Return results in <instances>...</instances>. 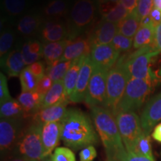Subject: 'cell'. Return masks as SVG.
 I'll return each instance as SVG.
<instances>
[{"instance_id":"c3c4849f","label":"cell","mask_w":161,"mask_h":161,"mask_svg":"<svg viewBox=\"0 0 161 161\" xmlns=\"http://www.w3.org/2000/svg\"><path fill=\"white\" fill-rule=\"evenodd\" d=\"M8 161H33L28 160V159L21 158V157H17V156H11V158L9 159Z\"/></svg>"},{"instance_id":"7bdbcfd3","label":"cell","mask_w":161,"mask_h":161,"mask_svg":"<svg viewBox=\"0 0 161 161\" xmlns=\"http://www.w3.org/2000/svg\"><path fill=\"white\" fill-rule=\"evenodd\" d=\"M120 161H154V160L146 158V157L138 155V154H134V153L127 152L126 154L122 157Z\"/></svg>"},{"instance_id":"9a60e30c","label":"cell","mask_w":161,"mask_h":161,"mask_svg":"<svg viewBox=\"0 0 161 161\" xmlns=\"http://www.w3.org/2000/svg\"><path fill=\"white\" fill-rule=\"evenodd\" d=\"M43 158L51 155L61 140V122H49L42 126Z\"/></svg>"},{"instance_id":"9c48e42d","label":"cell","mask_w":161,"mask_h":161,"mask_svg":"<svg viewBox=\"0 0 161 161\" xmlns=\"http://www.w3.org/2000/svg\"><path fill=\"white\" fill-rule=\"evenodd\" d=\"M109 69L94 65L84 102L90 107L106 106L107 78Z\"/></svg>"},{"instance_id":"cb8c5ba5","label":"cell","mask_w":161,"mask_h":161,"mask_svg":"<svg viewBox=\"0 0 161 161\" xmlns=\"http://www.w3.org/2000/svg\"><path fill=\"white\" fill-rule=\"evenodd\" d=\"M85 57L86 56H84L82 58L72 60L71 66H70L69 69H68L65 77H64L63 80L64 85V92H65L66 97L69 98V99L70 96L72 95V92H73L75 87L78 75H79L80 70L81 69L82 64L84 63Z\"/></svg>"},{"instance_id":"d590c367","label":"cell","mask_w":161,"mask_h":161,"mask_svg":"<svg viewBox=\"0 0 161 161\" xmlns=\"http://www.w3.org/2000/svg\"><path fill=\"white\" fill-rule=\"evenodd\" d=\"M134 44V39L121 35L119 33L116 34L113 40L111 45L119 52H128L131 49Z\"/></svg>"},{"instance_id":"f907efd6","label":"cell","mask_w":161,"mask_h":161,"mask_svg":"<svg viewBox=\"0 0 161 161\" xmlns=\"http://www.w3.org/2000/svg\"><path fill=\"white\" fill-rule=\"evenodd\" d=\"M103 2H108V3H120V0H98V3H103Z\"/></svg>"},{"instance_id":"f5cc1de1","label":"cell","mask_w":161,"mask_h":161,"mask_svg":"<svg viewBox=\"0 0 161 161\" xmlns=\"http://www.w3.org/2000/svg\"><path fill=\"white\" fill-rule=\"evenodd\" d=\"M106 161H118L116 160H114V159H109V158H107Z\"/></svg>"},{"instance_id":"1f68e13d","label":"cell","mask_w":161,"mask_h":161,"mask_svg":"<svg viewBox=\"0 0 161 161\" xmlns=\"http://www.w3.org/2000/svg\"><path fill=\"white\" fill-rule=\"evenodd\" d=\"M22 92L36 91L39 80L34 75L29 68L25 67L19 75Z\"/></svg>"},{"instance_id":"4fadbf2b","label":"cell","mask_w":161,"mask_h":161,"mask_svg":"<svg viewBox=\"0 0 161 161\" xmlns=\"http://www.w3.org/2000/svg\"><path fill=\"white\" fill-rule=\"evenodd\" d=\"M120 53L110 43L93 46L90 55L94 65L110 70L117 63Z\"/></svg>"},{"instance_id":"e0dca14e","label":"cell","mask_w":161,"mask_h":161,"mask_svg":"<svg viewBox=\"0 0 161 161\" xmlns=\"http://www.w3.org/2000/svg\"><path fill=\"white\" fill-rule=\"evenodd\" d=\"M41 38L45 43L69 40V28L56 19L49 20L42 27Z\"/></svg>"},{"instance_id":"ffe728a7","label":"cell","mask_w":161,"mask_h":161,"mask_svg":"<svg viewBox=\"0 0 161 161\" xmlns=\"http://www.w3.org/2000/svg\"><path fill=\"white\" fill-rule=\"evenodd\" d=\"M1 66L9 77H17L25 68L22 52L14 49L1 59Z\"/></svg>"},{"instance_id":"f6af8a7d","label":"cell","mask_w":161,"mask_h":161,"mask_svg":"<svg viewBox=\"0 0 161 161\" xmlns=\"http://www.w3.org/2000/svg\"><path fill=\"white\" fill-rule=\"evenodd\" d=\"M139 0H120V3L128 10L129 13H131L137 7Z\"/></svg>"},{"instance_id":"f1b7e54d","label":"cell","mask_w":161,"mask_h":161,"mask_svg":"<svg viewBox=\"0 0 161 161\" xmlns=\"http://www.w3.org/2000/svg\"><path fill=\"white\" fill-rule=\"evenodd\" d=\"M67 4L64 0H52L44 8L43 13L51 19H59L67 13Z\"/></svg>"},{"instance_id":"603a6c76","label":"cell","mask_w":161,"mask_h":161,"mask_svg":"<svg viewBox=\"0 0 161 161\" xmlns=\"http://www.w3.org/2000/svg\"><path fill=\"white\" fill-rule=\"evenodd\" d=\"M66 100L69 99L66 97L65 92H64L63 80L54 82L51 89L48 91L45 96H43V98H42L40 110L60 104Z\"/></svg>"},{"instance_id":"bcb514c9","label":"cell","mask_w":161,"mask_h":161,"mask_svg":"<svg viewBox=\"0 0 161 161\" xmlns=\"http://www.w3.org/2000/svg\"><path fill=\"white\" fill-rule=\"evenodd\" d=\"M154 45L158 51L161 52V23L156 27L155 37H154Z\"/></svg>"},{"instance_id":"d4e9b609","label":"cell","mask_w":161,"mask_h":161,"mask_svg":"<svg viewBox=\"0 0 161 161\" xmlns=\"http://www.w3.org/2000/svg\"><path fill=\"white\" fill-rule=\"evenodd\" d=\"M21 52L25 65L29 66L43 57V44L36 40H28L23 44Z\"/></svg>"},{"instance_id":"74e56055","label":"cell","mask_w":161,"mask_h":161,"mask_svg":"<svg viewBox=\"0 0 161 161\" xmlns=\"http://www.w3.org/2000/svg\"><path fill=\"white\" fill-rule=\"evenodd\" d=\"M154 8V0H139L136 12L140 21L149 15L151 11Z\"/></svg>"},{"instance_id":"d6986e66","label":"cell","mask_w":161,"mask_h":161,"mask_svg":"<svg viewBox=\"0 0 161 161\" xmlns=\"http://www.w3.org/2000/svg\"><path fill=\"white\" fill-rule=\"evenodd\" d=\"M156 27L154 25L149 18V16L141 22V25L134 37L133 47L139 49L154 43Z\"/></svg>"},{"instance_id":"83f0119b","label":"cell","mask_w":161,"mask_h":161,"mask_svg":"<svg viewBox=\"0 0 161 161\" xmlns=\"http://www.w3.org/2000/svg\"><path fill=\"white\" fill-rule=\"evenodd\" d=\"M0 116H1V119H20L22 117L25 116V114L19 102L12 98L1 104Z\"/></svg>"},{"instance_id":"2e32d148","label":"cell","mask_w":161,"mask_h":161,"mask_svg":"<svg viewBox=\"0 0 161 161\" xmlns=\"http://www.w3.org/2000/svg\"><path fill=\"white\" fill-rule=\"evenodd\" d=\"M69 102V100H66L60 104L38 110L32 116L33 121L35 123L42 126L49 122H61L67 112L66 105Z\"/></svg>"},{"instance_id":"7dc6e473","label":"cell","mask_w":161,"mask_h":161,"mask_svg":"<svg viewBox=\"0 0 161 161\" xmlns=\"http://www.w3.org/2000/svg\"><path fill=\"white\" fill-rule=\"evenodd\" d=\"M152 136L154 140L161 143V123H159L154 127Z\"/></svg>"},{"instance_id":"7402d4cb","label":"cell","mask_w":161,"mask_h":161,"mask_svg":"<svg viewBox=\"0 0 161 161\" xmlns=\"http://www.w3.org/2000/svg\"><path fill=\"white\" fill-rule=\"evenodd\" d=\"M43 96L37 92H22L17 97L22 108H23L25 116H33L40 110Z\"/></svg>"},{"instance_id":"f35d334b","label":"cell","mask_w":161,"mask_h":161,"mask_svg":"<svg viewBox=\"0 0 161 161\" xmlns=\"http://www.w3.org/2000/svg\"><path fill=\"white\" fill-rule=\"evenodd\" d=\"M11 99H12V98L10 95L8 86L7 78L3 72H1L0 74V103L3 104Z\"/></svg>"},{"instance_id":"816d5d0a","label":"cell","mask_w":161,"mask_h":161,"mask_svg":"<svg viewBox=\"0 0 161 161\" xmlns=\"http://www.w3.org/2000/svg\"><path fill=\"white\" fill-rule=\"evenodd\" d=\"M40 161H52V159H51V155L48 156V157H46V158H44L43 159H42Z\"/></svg>"},{"instance_id":"681fc988","label":"cell","mask_w":161,"mask_h":161,"mask_svg":"<svg viewBox=\"0 0 161 161\" xmlns=\"http://www.w3.org/2000/svg\"><path fill=\"white\" fill-rule=\"evenodd\" d=\"M154 7L161 10V0H154Z\"/></svg>"},{"instance_id":"8992f818","label":"cell","mask_w":161,"mask_h":161,"mask_svg":"<svg viewBox=\"0 0 161 161\" xmlns=\"http://www.w3.org/2000/svg\"><path fill=\"white\" fill-rule=\"evenodd\" d=\"M130 80L121 57L115 66L109 70L107 78L106 106L114 113L125 90L127 84Z\"/></svg>"},{"instance_id":"4dcf8cb0","label":"cell","mask_w":161,"mask_h":161,"mask_svg":"<svg viewBox=\"0 0 161 161\" xmlns=\"http://www.w3.org/2000/svg\"><path fill=\"white\" fill-rule=\"evenodd\" d=\"M133 153L138 154V155L146 157V158L154 160L152 153L151 136H149V134H147L143 132V134H142V136L139 139L138 142H136L135 148H134V151Z\"/></svg>"},{"instance_id":"ee69618b","label":"cell","mask_w":161,"mask_h":161,"mask_svg":"<svg viewBox=\"0 0 161 161\" xmlns=\"http://www.w3.org/2000/svg\"><path fill=\"white\" fill-rule=\"evenodd\" d=\"M149 18L151 22L157 27L161 23V10L154 7L149 14Z\"/></svg>"},{"instance_id":"8fae6325","label":"cell","mask_w":161,"mask_h":161,"mask_svg":"<svg viewBox=\"0 0 161 161\" xmlns=\"http://www.w3.org/2000/svg\"><path fill=\"white\" fill-rule=\"evenodd\" d=\"M93 69L94 64L90 58V55H86L84 58L81 69L80 70L75 89L69 97L70 102H74V103H80V102H84Z\"/></svg>"},{"instance_id":"5bb4252c","label":"cell","mask_w":161,"mask_h":161,"mask_svg":"<svg viewBox=\"0 0 161 161\" xmlns=\"http://www.w3.org/2000/svg\"><path fill=\"white\" fill-rule=\"evenodd\" d=\"M118 33V24L102 19L89 36L92 47L98 45L110 44Z\"/></svg>"},{"instance_id":"ba28073f","label":"cell","mask_w":161,"mask_h":161,"mask_svg":"<svg viewBox=\"0 0 161 161\" xmlns=\"http://www.w3.org/2000/svg\"><path fill=\"white\" fill-rule=\"evenodd\" d=\"M96 6L92 0H77L69 16V40H73L93 21Z\"/></svg>"},{"instance_id":"484cf974","label":"cell","mask_w":161,"mask_h":161,"mask_svg":"<svg viewBox=\"0 0 161 161\" xmlns=\"http://www.w3.org/2000/svg\"><path fill=\"white\" fill-rule=\"evenodd\" d=\"M140 25L141 21L136 10H134L118 24V33L125 37L133 38L140 29Z\"/></svg>"},{"instance_id":"60d3db41","label":"cell","mask_w":161,"mask_h":161,"mask_svg":"<svg viewBox=\"0 0 161 161\" xmlns=\"http://www.w3.org/2000/svg\"><path fill=\"white\" fill-rule=\"evenodd\" d=\"M97 156L94 146H88L82 148L79 153L80 161H93Z\"/></svg>"},{"instance_id":"52a82bcc","label":"cell","mask_w":161,"mask_h":161,"mask_svg":"<svg viewBox=\"0 0 161 161\" xmlns=\"http://www.w3.org/2000/svg\"><path fill=\"white\" fill-rule=\"evenodd\" d=\"M115 117L125 148L128 152L133 153L136 142L144 132L140 117L133 111L119 112Z\"/></svg>"},{"instance_id":"e575fe53","label":"cell","mask_w":161,"mask_h":161,"mask_svg":"<svg viewBox=\"0 0 161 161\" xmlns=\"http://www.w3.org/2000/svg\"><path fill=\"white\" fill-rule=\"evenodd\" d=\"M4 8L11 16H18L25 11L26 0H4Z\"/></svg>"},{"instance_id":"836d02e7","label":"cell","mask_w":161,"mask_h":161,"mask_svg":"<svg viewBox=\"0 0 161 161\" xmlns=\"http://www.w3.org/2000/svg\"><path fill=\"white\" fill-rule=\"evenodd\" d=\"M14 43V35L10 30L4 31L0 37V56L1 59L9 53Z\"/></svg>"},{"instance_id":"277c9868","label":"cell","mask_w":161,"mask_h":161,"mask_svg":"<svg viewBox=\"0 0 161 161\" xmlns=\"http://www.w3.org/2000/svg\"><path fill=\"white\" fill-rule=\"evenodd\" d=\"M155 84L152 80L130 78L115 111L113 113L114 116L119 112H135L140 109Z\"/></svg>"},{"instance_id":"7a4b0ae2","label":"cell","mask_w":161,"mask_h":161,"mask_svg":"<svg viewBox=\"0 0 161 161\" xmlns=\"http://www.w3.org/2000/svg\"><path fill=\"white\" fill-rule=\"evenodd\" d=\"M91 116L98 136L103 143L107 158L120 161L126 154L116 117L111 110L102 107H92Z\"/></svg>"},{"instance_id":"ab89813d","label":"cell","mask_w":161,"mask_h":161,"mask_svg":"<svg viewBox=\"0 0 161 161\" xmlns=\"http://www.w3.org/2000/svg\"><path fill=\"white\" fill-rule=\"evenodd\" d=\"M53 84L54 81L52 80V78L46 75L38 82L36 92H37L40 96H42L43 97V96H45L48 92V91L51 89Z\"/></svg>"},{"instance_id":"d6a6232c","label":"cell","mask_w":161,"mask_h":161,"mask_svg":"<svg viewBox=\"0 0 161 161\" xmlns=\"http://www.w3.org/2000/svg\"><path fill=\"white\" fill-rule=\"evenodd\" d=\"M129 12L120 3H119L115 7L104 17L102 19L108 20L109 22L119 24L122 20H123L129 14Z\"/></svg>"},{"instance_id":"ac0fdd59","label":"cell","mask_w":161,"mask_h":161,"mask_svg":"<svg viewBox=\"0 0 161 161\" xmlns=\"http://www.w3.org/2000/svg\"><path fill=\"white\" fill-rule=\"evenodd\" d=\"M92 48L89 38L78 37L69 40L60 61H72L90 55Z\"/></svg>"},{"instance_id":"4316f807","label":"cell","mask_w":161,"mask_h":161,"mask_svg":"<svg viewBox=\"0 0 161 161\" xmlns=\"http://www.w3.org/2000/svg\"><path fill=\"white\" fill-rule=\"evenodd\" d=\"M42 21L37 15L27 14L19 19L17 24V31L20 35L30 37L35 35L39 31Z\"/></svg>"},{"instance_id":"3957f363","label":"cell","mask_w":161,"mask_h":161,"mask_svg":"<svg viewBox=\"0 0 161 161\" xmlns=\"http://www.w3.org/2000/svg\"><path fill=\"white\" fill-rule=\"evenodd\" d=\"M160 53L155 45L146 46L136 50L130 55L121 57L128 75L130 78L152 80L157 84L158 78L151 69L152 59Z\"/></svg>"},{"instance_id":"7c38bea8","label":"cell","mask_w":161,"mask_h":161,"mask_svg":"<svg viewBox=\"0 0 161 161\" xmlns=\"http://www.w3.org/2000/svg\"><path fill=\"white\" fill-rule=\"evenodd\" d=\"M161 120V92L147 102L140 115L143 131L149 134L152 128Z\"/></svg>"},{"instance_id":"30bf717a","label":"cell","mask_w":161,"mask_h":161,"mask_svg":"<svg viewBox=\"0 0 161 161\" xmlns=\"http://www.w3.org/2000/svg\"><path fill=\"white\" fill-rule=\"evenodd\" d=\"M21 119L0 120V151L2 157L12 153L16 142L20 135Z\"/></svg>"},{"instance_id":"8d00e7d4","label":"cell","mask_w":161,"mask_h":161,"mask_svg":"<svg viewBox=\"0 0 161 161\" xmlns=\"http://www.w3.org/2000/svg\"><path fill=\"white\" fill-rule=\"evenodd\" d=\"M52 161H76L75 154L69 148L58 147L51 155Z\"/></svg>"},{"instance_id":"f546056e","label":"cell","mask_w":161,"mask_h":161,"mask_svg":"<svg viewBox=\"0 0 161 161\" xmlns=\"http://www.w3.org/2000/svg\"><path fill=\"white\" fill-rule=\"evenodd\" d=\"M72 61H59L46 69V75L52 78L54 82L63 80L66 72L71 66Z\"/></svg>"},{"instance_id":"b9f144b4","label":"cell","mask_w":161,"mask_h":161,"mask_svg":"<svg viewBox=\"0 0 161 161\" xmlns=\"http://www.w3.org/2000/svg\"><path fill=\"white\" fill-rule=\"evenodd\" d=\"M28 68L39 80L46 75L45 65H44V64L42 61L35 62V63L28 66Z\"/></svg>"},{"instance_id":"6da1fadb","label":"cell","mask_w":161,"mask_h":161,"mask_svg":"<svg viewBox=\"0 0 161 161\" xmlns=\"http://www.w3.org/2000/svg\"><path fill=\"white\" fill-rule=\"evenodd\" d=\"M61 140L73 150L98 144V136L89 116L78 109L67 110L61 120Z\"/></svg>"},{"instance_id":"44dd1931","label":"cell","mask_w":161,"mask_h":161,"mask_svg":"<svg viewBox=\"0 0 161 161\" xmlns=\"http://www.w3.org/2000/svg\"><path fill=\"white\" fill-rule=\"evenodd\" d=\"M69 40L58 42L44 43L43 44V57L48 66H52L60 61Z\"/></svg>"},{"instance_id":"5b68a950","label":"cell","mask_w":161,"mask_h":161,"mask_svg":"<svg viewBox=\"0 0 161 161\" xmlns=\"http://www.w3.org/2000/svg\"><path fill=\"white\" fill-rule=\"evenodd\" d=\"M42 125L34 123L20 134L11 156L21 157L33 161L43 159Z\"/></svg>"}]
</instances>
